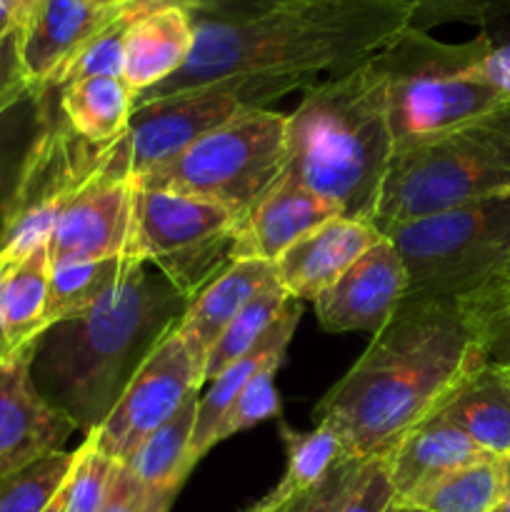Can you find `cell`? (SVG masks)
I'll return each instance as SVG.
<instances>
[{
  "label": "cell",
  "instance_id": "f6af8a7d",
  "mask_svg": "<svg viewBox=\"0 0 510 512\" xmlns=\"http://www.w3.org/2000/svg\"><path fill=\"white\" fill-rule=\"evenodd\" d=\"M3 278H5V265L0 263V363L15 355L13 345L8 338V325H5V308H3Z\"/></svg>",
  "mask_w": 510,
  "mask_h": 512
},
{
  "label": "cell",
  "instance_id": "7a4b0ae2",
  "mask_svg": "<svg viewBox=\"0 0 510 512\" xmlns=\"http://www.w3.org/2000/svg\"><path fill=\"white\" fill-rule=\"evenodd\" d=\"M490 360L455 303L403 300L315 408L353 458H385Z\"/></svg>",
  "mask_w": 510,
  "mask_h": 512
},
{
  "label": "cell",
  "instance_id": "db71d44e",
  "mask_svg": "<svg viewBox=\"0 0 510 512\" xmlns=\"http://www.w3.org/2000/svg\"><path fill=\"white\" fill-rule=\"evenodd\" d=\"M93 3H113V0H93Z\"/></svg>",
  "mask_w": 510,
  "mask_h": 512
},
{
  "label": "cell",
  "instance_id": "d4e9b609",
  "mask_svg": "<svg viewBox=\"0 0 510 512\" xmlns=\"http://www.w3.org/2000/svg\"><path fill=\"white\" fill-rule=\"evenodd\" d=\"M198 398V393L190 395L183 408L155 433H150L130 455L128 463H123L145 488L175 498L180 485L195 468L190 440H193L195 415H198Z\"/></svg>",
  "mask_w": 510,
  "mask_h": 512
},
{
  "label": "cell",
  "instance_id": "ab89813d",
  "mask_svg": "<svg viewBox=\"0 0 510 512\" xmlns=\"http://www.w3.org/2000/svg\"><path fill=\"white\" fill-rule=\"evenodd\" d=\"M413 8V28L425 30L450 20H468L483 25L500 0H400Z\"/></svg>",
  "mask_w": 510,
  "mask_h": 512
},
{
  "label": "cell",
  "instance_id": "74e56055",
  "mask_svg": "<svg viewBox=\"0 0 510 512\" xmlns=\"http://www.w3.org/2000/svg\"><path fill=\"white\" fill-rule=\"evenodd\" d=\"M363 465V458L343 460L323 483H318L315 488H310L308 493L290 500L288 505H283L280 512H340L343 510L345 500H348V495L353 493L360 473H363Z\"/></svg>",
  "mask_w": 510,
  "mask_h": 512
},
{
  "label": "cell",
  "instance_id": "83f0119b",
  "mask_svg": "<svg viewBox=\"0 0 510 512\" xmlns=\"http://www.w3.org/2000/svg\"><path fill=\"white\" fill-rule=\"evenodd\" d=\"M50 253L48 243L30 250L25 258L5 265L3 308L8 338L18 353L43 335L45 300H48Z\"/></svg>",
  "mask_w": 510,
  "mask_h": 512
},
{
  "label": "cell",
  "instance_id": "1f68e13d",
  "mask_svg": "<svg viewBox=\"0 0 510 512\" xmlns=\"http://www.w3.org/2000/svg\"><path fill=\"white\" fill-rule=\"evenodd\" d=\"M455 310L490 358H498L510 340V245L498 268L473 293L455 300Z\"/></svg>",
  "mask_w": 510,
  "mask_h": 512
},
{
  "label": "cell",
  "instance_id": "603a6c76",
  "mask_svg": "<svg viewBox=\"0 0 510 512\" xmlns=\"http://www.w3.org/2000/svg\"><path fill=\"white\" fill-rule=\"evenodd\" d=\"M438 415L490 455H510V378L498 360L468 375Z\"/></svg>",
  "mask_w": 510,
  "mask_h": 512
},
{
  "label": "cell",
  "instance_id": "5b68a950",
  "mask_svg": "<svg viewBox=\"0 0 510 512\" xmlns=\"http://www.w3.org/2000/svg\"><path fill=\"white\" fill-rule=\"evenodd\" d=\"M510 193V100L393 148L373 225L385 228Z\"/></svg>",
  "mask_w": 510,
  "mask_h": 512
},
{
  "label": "cell",
  "instance_id": "e0dca14e",
  "mask_svg": "<svg viewBox=\"0 0 510 512\" xmlns=\"http://www.w3.org/2000/svg\"><path fill=\"white\" fill-rule=\"evenodd\" d=\"M380 238L383 233L368 220L338 215L280 253L273 263L275 280L290 298L315 300Z\"/></svg>",
  "mask_w": 510,
  "mask_h": 512
},
{
  "label": "cell",
  "instance_id": "277c9868",
  "mask_svg": "<svg viewBox=\"0 0 510 512\" xmlns=\"http://www.w3.org/2000/svg\"><path fill=\"white\" fill-rule=\"evenodd\" d=\"M395 140L378 55L350 73L310 85L285 125V173L345 218L373 223Z\"/></svg>",
  "mask_w": 510,
  "mask_h": 512
},
{
  "label": "cell",
  "instance_id": "ac0fdd59",
  "mask_svg": "<svg viewBox=\"0 0 510 512\" xmlns=\"http://www.w3.org/2000/svg\"><path fill=\"white\" fill-rule=\"evenodd\" d=\"M338 215L343 213L333 200L323 198L308 185L283 173L238 225L233 258H258L275 263L295 240Z\"/></svg>",
  "mask_w": 510,
  "mask_h": 512
},
{
  "label": "cell",
  "instance_id": "f35d334b",
  "mask_svg": "<svg viewBox=\"0 0 510 512\" xmlns=\"http://www.w3.org/2000/svg\"><path fill=\"white\" fill-rule=\"evenodd\" d=\"M175 498L145 488L125 465H115L100 512H170Z\"/></svg>",
  "mask_w": 510,
  "mask_h": 512
},
{
  "label": "cell",
  "instance_id": "c3c4849f",
  "mask_svg": "<svg viewBox=\"0 0 510 512\" xmlns=\"http://www.w3.org/2000/svg\"><path fill=\"white\" fill-rule=\"evenodd\" d=\"M13 28H15L13 18H10V13L3 8V3H0V38H3V35H8Z\"/></svg>",
  "mask_w": 510,
  "mask_h": 512
},
{
  "label": "cell",
  "instance_id": "6da1fadb",
  "mask_svg": "<svg viewBox=\"0 0 510 512\" xmlns=\"http://www.w3.org/2000/svg\"><path fill=\"white\" fill-rule=\"evenodd\" d=\"M410 25L400 0H288L248 18L195 20L188 63L135 103L228 80L243 108H265L318 75L350 73Z\"/></svg>",
  "mask_w": 510,
  "mask_h": 512
},
{
  "label": "cell",
  "instance_id": "44dd1931",
  "mask_svg": "<svg viewBox=\"0 0 510 512\" xmlns=\"http://www.w3.org/2000/svg\"><path fill=\"white\" fill-rule=\"evenodd\" d=\"M485 458H498V455H490L463 430L440 415H433L403 435L400 443L385 455L390 483L395 488V503L413 493L418 485Z\"/></svg>",
  "mask_w": 510,
  "mask_h": 512
},
{
  "label": "cell",
  "instance_id": "ee69618b",
  "mask_svg": "<svg viewBox=\"0 0 510 512\" xmlns=\"http://www.w3.org/2000/svg\"><path fill=\"white\" fill-rule=\"evenodd\" d=\"M125 10H128L130 18H138V15L153 13V10H163V8H180L188 10L190 15L198 10L200 0H123Z\"/></svg>",
  "mask_w": 510,
  "mask_h": 512
},
{
  "label": "cell",
  "instance_id": "60d3db41",
  "mask_svg": "<svg viewBox=\"0 0 510 512\" xmlns=\"http://www.w3.org/2000/svg\"><path fill=\"white\" fill-rule=\"evenodd\" d=\"M395 505V488L390 483L385 458L365 460L363 473L340 512H390Z\"/></svg>",
  "mask_w": 510,
  "mask_h": 512
},
{
  "label": "cell",
  "instance_id": "f5cc1de1",
  "mask_svg": "<svg viewBox=\"0 0 510 512\" xmlns=\"http://www.w3.org/2000/svg\"><path fill=\"white\" fill-rule=\"evenodd\" d=\"M390 512H420V510L405 508V505H398V503H395V505H393V510H390Z\"/></svg>",
  "mask_w": 510,
  "mask_h": 512
},
{
  "label": "cell",
  "instance_id": "7402d4cb",
  "mask_svg": "<svg viewBox=\"0 0 510 512\" xmlns=\"http://www.w3.org/2000/svg\"><path fill=\"white\" fill-rule=\"evenodd\" d=\"M300 313H303L300 300L290 298L288 303H285V308L280 310L278 318H275V323L265 330L263 338H260L243 358L230 363L228 368L210 383L208 393H205L203 398H198V415H195L193 440H190V455H193L195 465H198V460L215 445V433H218L220 420H223L225 410L230 408L235 395L243 390V385L268 363H283L285 350H288L295 328H298L300 323Z\"/></svg>",
  "mask_w": 510,
  "mask_h": 512
},
{
  "label": "cell",
  "instance_id": "30bf717a",
  "mask_svg": "<svg viewBox=\"0 0 510 512\" xmlns=\"http://www.w3.org/2000/svg\"><path fill=\"white\" fill-rule=\"evenodd\" d=\"M48 105V115L25 163L5 228L0 233V263L10 265L50 240L58 215L68 200L98 173L113 153L110 145H93L80 138L65 120L60 100Z\"/></svg>",
  "mask_w": 510,
  "mask_h": 512
},
{
  "label": "cell",
  "instance_id": "681fc988",
  "mask_svg": "<svg viewBox=\"0 0 510 512\" xmlns=\"http://www.w3.org/2000/svg\"><path fill=\"white\" fill-rule=\"evenodd\" d=\"M495 360H498V363L503 365L505 373H508V378H510V340H508V343H505V348L500 350L498 358H495Z\"/></svg>",
  "mask_w": 510,
  "mask_h": 512
},
{
  "label": "cell",
  "instance_id": "9a60e30c",
  "mask_svg": "<svg viewBox=\"0 0 510 512\" xmlns=\"http://www.w3.org/2000/svg\"><path fill=\"white\" fill-rule=\"evenodd\" d=\"M123 18H130L123 0H38L23 28H18L28 78L38 88H58L68 65Z\"/></svg>",
  "mask_w": 510,
  "mask_h": 512
},
{
  "label": "cell",
  "instance_id": "836d02e7",
  "mask_svg": "<svg viewBox=\"0 0 510 512\" xmlns=\"http://www.w3.org/2000/svg\"><path fill=\"white\" fill-rule=\"evenodd\" d=\"M278 368L280 363H268L243 385V390L235 395V400L225 410L223 420H220L218 433H215V445L223 443L225 438L243 433V430L255 428V425L265 423V420L278 418L280 398L273 383Z\"/></svg>",
  "mask_w": 510,
  "mask_h": 512
},
{
  "label": "cell",
  "instance_id": "816d5d0a",
  "mask_svg": "<svg viewBox=\"0 0 510 512\" xmlns=\"http://www.w3.org/2000/svg\"><path fill=\"white\" fill-rule=\"evenodd\" d=\"M283 508H268V505H263V503H258V505H253V508H248L245 512H280Z\"/></svg>",
  "mask_w": 510,
  "mask_h": 512
},
{
  "label": "cell",
  "instance_id": "484cf974",
  "mask_svg": "<svg viewBox=\"0 0 510 512\" xmlns=\"http://www.w3.org/2000/svg\"><path fill=\"white\" fill-rule=\"evenodd\" d=\"M280 438H283L288 465L283 480L260 500L268 508H283L290 500L323 483L343 460L353 458L340 435L325 423H318L308 433H295L280 425Z\"/></svg>",
  "mask_w": 510,
  "mask_h": 512
},
{
  "label": "cell",
  "instance_id": "9c48e42d",
  "mask_svg": "<svg viewBox=\"0 0 510 512\" xmlns=\"http://www.w3.org/2000/svg\"><path fill=\"white\" fill-rule=\"evenodd\" d=\"M235 238L238 218L230 210L193 195L135 185L130 258L153 263L185 300L233 263Z\"/></svg>",
  "mask_w": 510,
  "mask_h": 512
},
{
  "label": "cell",
  "instance_id": "4dcf8cb0",
  "mask_svg": "<svg viewBox=\"0 0 510 512\" xmlns=\"http://www.w3.org/2000/svg\"><path fill=\"white\" fill-rule=\"evenodd\" d=\"M288 300L290 295L285 293L283 285L275 278L270 280L263 290H258V293L243 305V310L230 320V325L223 330L218 343H215L213 350L208 353L203 370V385L213 383L230 363L243 358V355L263 338L265 330L275 323V318H278L280 310L285 308Z\"/></svg>",
  "mask_w": 510,
  "mask_h": 512
},
{
  "label": "cell",
  "instance_id": "52a82bcc",
  "mask_svg": "<svg viewBox=\"0 0 510 512\" xmlns=\"http://www.w3.org/2000/svg\"><path fill=\"white\" fill-rule=\"evenodd\" d=\"M285 125L288 115L243 108L135 185L210 200L240 225L285 173Z\"/></svg>",
  "mask_w": 510,
  "mask_h": 512
},
{
  "label": "cell",
  "instance_id": "7c38bea8",
  "mask_svg": "<svg viewBox=\"0 0 510 512\" xmlns=\"http://www.w3.org/2000/svg\"><path fill=\"white\" fill-rule=\"evenodd\" d=\"M135 178L125 135L113 143L103 168L68 200L48 240L50 263L130 258ZM138 260V258H135Z\"/></svg>",
  "mask_w": 510,
  "mask_h": 512
},
{
  "label": "cell",
  "instance_id": "bcb514c9",
  "mask_svg": "<svg viewBox=\"0 0 510 512\" xmlns=\"http://www.w3.org/2000/svg\"><path fill=\"white\" fill-rule=\"evenodd\" d=\"M0 3H3V8L10 13L15 28H23L25 20L30 18V13H33V8L38 0H0Z\"/></svg>",
  "mask_w": 510,
  "mask_h": 512
},
{
  "label": "cell",
  "instance_id": "d590c367",
  "mask_svg": "<svg viewBox=\"0 0 510 512\" xmlns=\"http://www.w3.org/2000/svg\"><path fill=\"white\" fill-rule=\"evenodd\" d=\"M128 23L130 18H123L120 23H115L113 28L105 30L103 35H98V38H95L93 43L68 65V70H65L63 78H60L58 88L83 78H123V35Z\"/></svg>",
  "mask_w": 510,
  "mask_h": 512
},
{
  "label": "cell",
  "instance_id": "4fadbf2b",
  "mask_svg": "<svg viewBox=\"0 0 510 512\" xmlns=\"http://www.w3.org/2000/svg\"><path fill=\"white\" fill-rule=\"evenodd\" d=\"M240 110L238 90L228 80L135 103L125 130L130 175L138 180L163 168Z\"/></svg>",
  "mask_w": 510,
  "mask_h": 512
},
{
  "label": "cell",
  "instance_id": "7bdbcfd3",
  "mask_svg": "<svg viewBox=\"0 0 510 512\" xmlns=\"http://www.w3.org/2000/svg\"><path fill=\"white\" fill-rule=\"evenodd\" d=\"M288 0H200L193 20H235L268 10Z\"/></svg>",
  "mask_w": 510,
  "mask_h": 512
},
{
  "label": "cell",
  "instance_id": "b9f144b4",
  "mask_svg": "<svg viewBox=\"0 0 510 512\" xmlns=\"http://www.w3.org/2000/svg\"><path fill=\"white\" fill-rule=\"evenodd\" d=\"M33 88H38V85H33L23 65L20 30L13 28L0 38V113Z\"/></svg>",
  "mask_w": 510,
  "mask_h": 512
},
{
  "label": "cell",
  "instance_id": "8d00e7d4",
  "mask_svg": "<svg viewBox=\"0 0 510 512\" xmlns=\"http://www.w3.org/2000/svg\"><path fill=\"white\" fill-rule=\"evenodd\" d=\"M483 25L493 45L485 58L470 65V75L510 98V0H500Z\"/></svg>",
  "mask_w": 510,
  "mask_h": 512
},
{
  "label": "cell",
  "instance_id": "4316f807",
  "mask_svg": "<svg viewBox=\"0 0 510 512\" xmlns=\"http://www.w3.org/2000/svg\"><path fill=\"white\" fill-rule=\"evenodd\" d=\"M503 488V460L485 458L418 485L398 505L420 512H490Z\"/></svg>",
  "mask_w": 510,
  "mask_h": 512
},
{
  "label": "cell",
  "instance_id": "ffe728a7",
  "mask_svg": "<svg viewBox=\"0 0 510 512\" xmlns=\"http://www.w3.org/2000/svg\"><path fill=\"white\" fill-rule=\"evenodd\" d=\"M195 45V20L188 10L163 8L138 15L123 35V80L133 95L148 93L188 63Z\"/></svg>",
  "mask_w": 510,
  "mask_h": 512
},
{
  "label": "cell",
  "instance_id": "5bb4252c",
  "mask_svg": "<svg viewBox=\"0 0 510 512\" xmlns=\"http://www.w3.org/2000/svg\"><path fill=\"white\" fill-rule=\"evenodd\" d=\"M33 343L0 363V478L60 453L78 425L35 388Z\"/></svg>",
  "mask_w": 510,
  "mask_h": 512
},
{
  "label": "cell",
  "instance_id": "8992f818",
  "mask_svg": "<svg viewBox=\"0 0 510 512\" xmlns=\"http://www.w3.org/2000/svg\"><path fill=\"white\" fill-rule=\"evenodd\" d=\"M490 45L485 30L468 43H443L410 25L380 50L395 145L443 133L510 100L470 75V65L485 58Z\"/></svg>",
  "mask_w": 510,
  "mask_h": 512
},
{
  "label": "cell",
  "instance_id": "f907efd6",
  "mask_svg": "<svg viewBox=\"0 0 510 512\" xmlns=\"http://www.w3.org/2000/svg\"><path fill=\"white\" fill-rule=\"evenodd\" d=\"M45 512H65V500H63V490L58 493V498L53 500V503L48 505V510Z\"/></svg>",
  "mask_w": 510,
  "mask_h": 512
},
{
  "label": "cell",
  "instance_id": "cb8c5ba5",
  "mask_svg": "<svg viewBox=\"0 0 510 512\" xmlns=\"http://www.w3.org/2000/svg\"><path fill=\"white\" fill-rule=\"evenodd\" d=\"M60 110L70 128L93 145L123 138L135 95L123 78H83L58 88Z\"/></svg>",
  "mask_w": 510,
  "mask_h": 512
},
{
  "label": "cell",
  "instance_id": "f546056e",
  "mask_svg": "<svg viewBox=\"0 0 510 512\" xmlns=\"http://www.w3.org/2000/svg\"><path fill=\"white\" fill-rule=\"evenodd\" d=\"M55 88H33L0 113V233Z\"/></svg>",
  "mask_w": 510,
  "mask_h": 512
},
{
  "label": "cell",
  "instance_id": "e575fe53",
  "mask_svg": "<svg viewBox=\"0 0 510 512\" xmlns=\"http://www.w3.org/2000/svg\"><path fill=\"white\" fill-rule=\"evenodd\" d=\"M115 465L118 463L95 448L93 440L85 438V443L75 450L73 468L63 485L65 512H100Z\"/></svg>",
  "mask_w": 510,
  "mask_h": 512
},
{
  "label": "cell",
  "instance_id": "f1b7e54d",
  "mask_svg": "<svg viewBox=\"0 0 510 512\" xmlns=\"http://www.w3.org/2000/svg\"><path fill=\"white\" fill-rule=\"evenodd\" d=\"M133 263H138V260L110 258L90 260V263H85V260H80V263H50L43 333L50 325L63 323V320H70L93 308Z\"/></svg>",
  "mask_w": 510,
  "mask_h": 512
},
{
  "label": "cell",
  "instance_id": "d6a6232c",
  "mask_svg": "<svg viewBox=\"0 0 510 512\" xmlns=\"http://www.w3.org/2000/svg\"><path fill=\"white\" fill-rule=\"evenodd\" d=\"M75 453L45 455L0 478V512H45L58 498L73 468Z\"/></svg>",
  "mask_w": 510,
  "mask_h": 512
},
{
  "label": "cell",
  "instance_id": "ba28073f",
  "mask_svg": "<svg viewBox=\"0 0 510 512\" xmlns=\"http://www.w3.org/2000/svg\"><path fill=\"white\" fill-rule=\"evenodd\" d=\"M405 268L403 300H455L473 293L510 245V193L383 230Z\"/></svg>",
  "mask_w": 510,
  "mask_h": 512
},
{
  "label": "cell",
  "instance_id": "8fae6325",
  "mask_svg": "<svg viewBox=\"0 0 510 512\" xmlns=\"http://www.w3.org/2000/svg\"><path fill=\"white\" fill-rule=\"evenodd\" d=\"M203 375L178 333V323L158 340L115 400L108 418L88 435L113 463H128L150 433L168 423L190 395L200 393Z\"/></svg>",
  "mask_w": 510,
  "mask_h": 512
},
{
  "label": "cell",
  "instance_id": "2e32d148",
  "mask_svg": "<svg viewBox=\"0 0 510 512\" xmlns=\"http://www.w3.org/2000/svg\"><path fill=\"white\" fill-rule=\"evenodd\" d=\"M405 285L400 255L383 235L313 300L318 323L330 333H378L403 303Z\"/></svg>",
  "mask_w": 510,
  "mask_h": 512
},
{
  "label": "cell",
  "instance_id": "3957f363",
  "mask_svg": "<svg viewBox=\"0 0 510 512\" xmlns=\"http://www.w3.org/2000/svg\"><path fill=\"white\" fill-rule=\"evenodd\" d=\"M188 303L138 260L93 308L50 325L35 340L30 360L35 388L90 435Z\"/></svg>",
  "mask_w": 510,
  "mask_h": 512
},
{
  "label": "cell",
  "instance_id": "7dc6e473",
  "mask_svg": "<svg viewBox=\"0 0 510 512\" xmlns=\"http://www.w3.org/2000/svg\"><path fill=\"white\" fill-rule=\"evenodd\" d=\"M503 488H500V498L495 508L490 512H510V455H503Z\"/></svg>",
  "mask_w": 510,
  "mask_h": 512
},
{
  "label": "cell",
  "instance_id": "d6986e66",
  "mask_svg": "<svg viewBox=\"0 0 510 512\" xmlns=\"http://www.w3.org/2000/svg\"><path fill=\"white\" fill-rule=\"evenodd\" d=\"M275 278V268L268 260L240 258L233 260L218 278L210 280L188 303L178 320V333L193 358L195 368L203 375L205 360L230 320L243 310V305Z\"/></svg>",
  "mask_w": 510,
  "mask_h": 512
}]
</instances>
